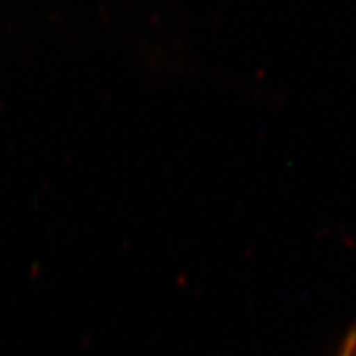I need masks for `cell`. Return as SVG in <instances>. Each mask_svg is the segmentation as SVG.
<instances>
[{
    "label": "cell",
    "mask_w": 356,
    "mask_h": 356,
    "mask_svg": "<svg viewBox=\"0 0 356 356\" xmlns=\"http://www.w3.org/2000/svg\"><path fill=\"white\" fill-rule=\"evenodd\" d=\"M338 356H356V325L348 332V335L345 337Z\"/></svg>",
    "instance_id": "6da1fadb"
}]
</instances>
